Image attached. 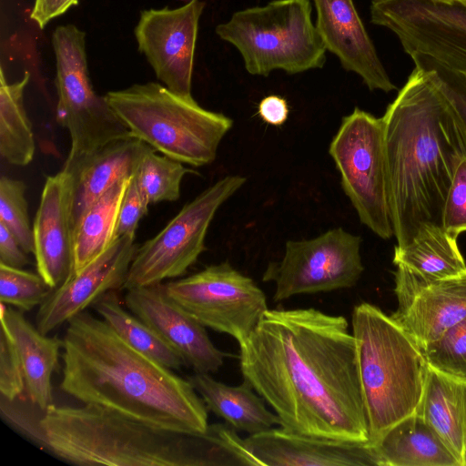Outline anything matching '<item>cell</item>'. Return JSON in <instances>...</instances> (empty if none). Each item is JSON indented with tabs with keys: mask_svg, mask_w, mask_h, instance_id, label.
Segmentation results:
<instances>
[{
	"mask_svg": "<svg viewBox=\"0 0 466 466\" xmlns=\"http://www.w3.org/2000/svg\"><path fill=\"white\" fill-rule=\"evenodd\" d=\"M370 17L397 35L413 62L466 72V2L375 0Z\"/></svg>",
	"mask_w": 466,
	"mask_h": 466,
	"instance_id": "4fadbf2b",
	"label": "cell"
},
{
	"mask_svg": "<svg viewBox=\"0 0 466 466\" xmlns=\"http://www.w3.org/2000/svg\"><path fill=\"white\" fill-rule=\"evenodd\" d=\"M0 223L12 232L27 254L34 253L33 227L23 181L7 177L0 178Z\"/></svg>",
	"mask_w": 466,
	"mask_h": 466,
	"instance_id": "1f68e13d",
	"label": "cell"
},
{
	"mask_svg": "<svg viewBox=\"0 0 466 466\" xmlns=\"http://www.w3.org/2000/svg\"><path fill=\"white\" fill-rule=\"evenodd\" d=\"M436 1L444 2V3L466 2V0H436Z\"/></svg>",
	"mask_w": 466,
	"mask_h": 466,
	"instance_id": "b9f144b4",
	"label": "cell"
},
{
	"mask_svg": "<svg viewBox=\"0 0 466 466\" xmlns=\"http://www.w3.org/2000/svg\"><path fill=\"white\" fill-rule=\"evenodd\" d=\"M116 291L104 294L92 305L101 319L130 346L164 366L173 370L186 366L180 353L158 332L123 308Z\"/></svg>",
	"mask_w": 466,
	"mask_h": 466,
	"instance_id": "83f0119b",
	"label": "cell"
},
{
	"mask_svg": "<svg viewBox=\"0 0 466 466\" xmlns=\"http://www.w3.org/2000/svg\"><path fill=\"white\" fill-rule=\"evenodd\" d=\"M394 281L398 308L390 317L421 350L466 319V271L426 284Z\"/></svg>",
	"mask_w": 466,
	"mask_h": 466,
	"instance_id": "ac0fdd59",
	"label": "cell"
},
{
	"mask_svg": "<svg viewBox=\"0 0 466 466\" xmlns=\"http://www.w3.org/2000/svg\"><path fill=\"white\" fill-rule=\"evenodd\" d=\"M85 38V32L74 25L56 27L52 37L58 97L56 121L70 137V149L63 167L68 171L109 143L133 137L106 97L93 88Z\"/></svg>",
	"mask_w": 466,
	"mask_h": 466,
	"instance_id": "ba28073f",
	"label": "cell"
},
{
	"mask_svg": "<svg viewBox=\"0 0 466 466\" xmlns=\"http://www.w3.org/2000/svg\"><path fill=\"white\" fill-rule=\"evenodd\" d=\"M258 113L267 124L281 126L287 121L289 110L286 99L276 95H270L265 96L259 102Z\"/></svg>",
	"mask_w": 466,
	"mask_h": 466,
	"instance_id": "60d3db41",
	"label": "cell"
},
{
	"mask_svg": "<svg viewBox=\"0 0 466 466\" xmlns=\"http://www.w3.org/2000/svg\"><path fill=\"white\" fill-rule=\"evenodd\" d=\"M131 135L164 156L193 167L212 163L233 126L222 113L155 82L136 84L105 96Z\"/></svg>",
	"mask_w": 466,
	"mask_h": 466,
	"instance_id": "8992f818",
	"label": "cell"
},
{
	"mask_svg": "<svg viewBox=\"0 0 466 466\" xmlns=\"http://www.w3.org/2000/svg\"><path fill=\"white\" fill-rule=\"evenodd\" d=\"M390 221L403 247L426 226L442 227L455 171L466 157L457 116L430 71L414 67L382 116Z\"/></svg>",
	"mask_w": 466,
	"mask_h": 466,
	"instance_id": "3957f363",
	"label": "cell"
},
{
	"mask_svg": "<svg viewBox=\"0 0 466 466\" xmlns=\"http://www.w3.org/2000/svg\"><path fill=\"white\" fill-rule=\"evenodd\" d=\"M30 74L15 83L8 84L0 72V155L15 166H26L34 157L35 144L32 124L27 116L24 92Z\"/></svg>",
	"mask_w": 466,
	"mask_h": 466,
	"instance_id": "f1b7e54d",
	"label": "cell"
},
{
	"mask_svg": "<svg viewBox=\"0 0 466 466\" xmlns=\"http://www.w3.org/2000/svg\"><path fill=\"white\" fill-rule=\"evenodd\" d=\"M442 228L454 238L466 231V157L459 164L442 210Z\"/></svg>",
	"mask_w": 466,
	"mask_h": 466,
	"instance_id": "d590c367",
	"label": "cell"
},
{
	"mask_svg": "<svg viewBox=\"0 0 466 466\" xmlns=\"http://www.w3.org/2000/svg\"><path fill=\"white\" fill-rule=\"evenodd\" d=\"M134 239L128 236L116 238L101 255L55 289L39 306L37 329L48 335L104 294L122 289L138 248Z\"/></svg>",
	"mask_w": 466,
	"mask_h": 466,
	"instance_id": "9a60e30c",
	"label": "cell"
},
{
	"mask_svg": "<svg viewBox=\"0 0 466 466\" xmlns=\"http://www.w3.org/2000/svg\"><path fill=\"white\" fill-rule=\"evenodd\" d=\"M247 178L228 175L202 191L137 248L122 289L148 287L183 276L206 250L208 229L218 208Z\"/></svg>",
	"mask_w": 466,
	"mask_h": 466,
	"instance_id": "30bf717a",
	"label": "cell"
},
{
	"mask_svg": "<svg viewBox=\"0 0 466 466\" xmlns=\"http://www.w3.org/2000/svg\"><path fill=\"white\" fill-rule=\"evenodd\" d=\"M429 366L466 382V319L422 349Z\"/></svg>",
	"mask_w": 466,
	"mask_h": 466,
	"instance_id": "d6a6232c",
	"label": "cell"
},
{
	"mask_svg": "<svg viewBox=\"0 0 466 466\" xmlns=\"http://www.w3.org/2000/svg\"><path fill=\"white\" fill-rule=\"evenodd\" d=\"M1 396V415L14 429L20 431L41 448L46 450V437L41 426L42 416L30 408ZM44 414V413H43Z\"/></svg>",
	"mask_w": 466,
	"mask_h": 466,
	"instance_id": "74e56055",
	"label": "cell"
},
{
	"mask_svg": "<svg viewBox=\"0 0 466 466\" xmlns=\"http://www.w3.org/2000/svg\"><path fill=\"white\" fill-rule=\"evenodd\" d=\"M415 67L430 71L450 102L466 138V72L446 68L429 61H415Z\"/></svg>",
	"mask_w": 466,
	"mask_h": 466,
	"instance_id": "836d02e7",
	"label": "cell"
},
{
	"mask_svg": "<svg viewBox=\"0 0 466 466\" xmlns=\"http://www.w3.org/2000/svg\"><path fill=\"white\" fill-rule=\"evenodd\" d=\"M74 190L68 170L47 177L33 223L36 269L54 289L74 273Z\"/></svg>",
	"mask_w": 466,
	"mask_h": 466,
	"instance_id": "2e32d148",
	"label": "cell"
},
{
	"mask_svg": "<svg viewBox=\"0 0 466 466\" xmlns=\"http://www.w3.org/2000/svg\"><path fill=\"white\" fill-rule=\"evenodd\" d=\"M148 147L135 137L105 146L74 170V228L83 213L118 181L129 178Z\"/></svg>",
	"mask_w": 466,
	"mask_h": 466,
	"instance_id": "603a6c76",
	"label": "cell"
},
{
	"mask_svg": "<svg viewBox=\"0 0 466 466\" xmlns=\"http://www.w3.org/2000/svg\"><path fill=\"white\" fill-rule=\"evenodd\" d=\"M311 10L310 0H274L234 13L216 27V34L239 51L251 75L321 68L327 49Z\"/></svg>",
	"mask_w": 466,
	"mask_h": 466,
	"instance_id": "52a82bcc",
	"label": "cell"
},
{
	"mask_svg": "<svg viewBox=\"0 0 466 466\" xmlns=\"http://www.w3.org/2000/svg\"><path fill=\"white\" fill-rule=\"evenodd\" d=\"M46 450L78 465L261 466L237 431L209 424L201 433L151 426L103 407L51 405L41 419Z\"/></svg>",
	"mask_w": 466,
	"mask_h": 466,
	"instance_id": "277c9868",
	"label": "cell"
},
{
	"mask_svg": "<svg viewBox=\"0 0 466 466\" xmlns=\"http://www.w3.org/2000/svg\"><path fill=\"white\" fill-rule=\"evenodd\" d=\"M61 390L160 429L205 432L208 409L188 380L123 339L86 310L67 321L62 339Z\"/></svg>",
	"mask_w": 466,
	"mask_h": 466,
	"instance_id": "7a4b0ae2",
	"label": "cell"
},
{
	"mask_svg": "<svg viewBox=\"0 0 466 466\" xmlns=\"http://www.w3.org/2000/svg\"><path fill=\"white\" fill-rule=\"evenodd\" d=\"M125 304L177 350L195 372L214 373L223 365L225 354L211 341L206 327L167 294L163 283L127 289Z\"/></svg>",
	"mask_w": 466,
	"mask_h": 466,
	"instance_id": "e0dca14e",
	"label": "cell"
},
{
	"mask_svg": "<svg viewBox=\"0 0 466 466\" xmlns=\"http://www.w3.org/2000/svg\"><path fill=\"white\" fill-rule=\"evenodd\" d=\"M341 187L360 222L383 239L393 236L390 221L384 125L359 107L342 117L329 147Z\"/></svg>",
	"mask_w": 466,
	"mask_h": 466,
	"instance_id": "9c48e42d",
	"label": "cell"
},
{
	"mask_svg": "<svg viewBox=\"0 0 466 466\" xmlns=\"http://www.w3.org/2000/svg\"><path fill=\"white\" fill-rule=\"evenodd\" d=\"M370 444L416 412L429 364L420 347L378 307L363 302L351 316Z\"/></svg>",
	"mask_w": 466,
	"mask_h": 466,
	"instance_id": "5b68a950",
	"label": "cell"
},
{
	"mask_svg": "<svg viewBox=\"0 0 466 466\" xmlns=\"http://www.w3.org/2000/svg\"><path fill=\"white\" fill-rule=\"evenodd\" d=\"M361 242L360 236L342 228L309 239L288 240L282 258L268 263L262 280L275 283L276 302L351 288L364 271Z\"/></svg>",
	"mask_w": 466,
	"mask_h": 466,
	"instance_id": "7c38bea8",
	"label": "cell"
},
{
	"mask_svg": "<svg viewBox=\"0 0 466 466\" xmlns=\"http://www.w3.org/2000/svg\"><path fill=\"white\" fill-rule=\"evenodd\" d=\"M395 280L417 284L455 277L466 271L457 238L442 227L426 226L403 247L395 246Z\"/></svg>",
	"mask_w": 466,
	"mask_h": 466,
	"instance_id": "7402d4cb",
	"label": "cell"
},
{
	"mask_svg": "<svg viewBox=\"0 0 466 466\" xmlns=\"http://www.w3.org/2000/svg\"><path fill=\"white\" fill-rule=\"evenodd\" d=\"M148 206L132 176L120 204L116 239L126 236L135 238L138 222L147 213Z\"/></svg>",
	"mask_w": 466,
	"mask_h": 466,
	"instance_id": "8d00e7d4",
	"label": "cell"
},
{
	"mask_svg": "<svg viewBox=\"0 0 466 466\" xmlns=\"http://www.w3.org/2000/svg\"><path fill=\"white\" fill-rule=\"evenodd\" d=\"M77 3L78 0H35L31 18L40 28H44L50 20L63 15Z\"/></svg>",
	"mask_w": 466,
	"mask_h": 466,
	"instance_id": "ab89813d",
	"label": "cell"
},
{
	"mask_svg": "<svg viewBox=\"0 0 466 466\" xmlns=\"http://www.w3.org/2000/svg\"><path fill=\"white\" fill-rule=\"evenodd\" d=\"M0 263L19 268L30 263L27 253L12 232L2 223H0Z\"/></svg>",
	"mask_w": 466,
	"mask_h": 466,
	"instance_id": "f35d334b",
	"label": "cell"
},
{
	"mask_svg": "<svg viewBox=\"0 0 466 466\" xmlns=\"http://www.w3.org/2000/svg\"><path fill=\"white\" fill-rule=\"evenodd\" d=\"M54 290L39 275L0 263V300L21 311L41 305Z\"/></svg>",
	"mask_w": 466,
	"mask_h": 466,
	"instance_id": "4dcf8cb0",
	"label": "cell"
},
{
	"mask_svg": "<svg viewBox=\"0 0 466 466\" xmlns=\"http://www.w3.org/2000/svg\"><path fill=\"white\" fill-rule=\"evenodd\" d=\"M243 378L287 431L369 442L355 339L343 316L268 309L239 345Z\"/></svg>",
	"mask_w": 466,
	"mask_h": 466,
	"instance_id": "6da1fadb",
	"label": "cell"
},
{
	"mask_svg": "<svg viewBox=\"0 0 466 466\" xmlns=\"http://www.w3.org/2000/svg\"><path fill=\"white\" fill-rule=\"evenodd\" d=\"M463 466H466V450H465V454H464V459H463Z\"/></svg>",
	"mask_w": 466,
	"mask_h": 466,
	"instance_id": "7bdbcfd3",
	"label": "cell"
},
{
	"mask_svg": "<svg viewBox=\"0 0 466 466\" xmlns=\"http://www.w3.org/2000/svg\"><path fill=\"white\" fill-rule=\"evenodd\" d=\"M245 443L261 466H379L369 442H348L271 428Z\"/></svg>",
	"mask_w": 466,
	"mask_h": 466,
	"instance_id": "ffe728a7",
	"label": "cell"
},
{
	"mask_svg": "<svg viewBox=\"0 0 466 466\" xmlns=\"http://www.w3.org/2000/svg\"><path fill=\"white\" fill-rule=\"evenodd\" d=\"M192 170L183 163L160 156L150 146L143 154L133 177L149 205L176 201L183 177Z\"/></svg>",
	"mask_w": 466,
	"mask_h": 466,
	"instance_id": "f546056e",
	"label": "cell"
},
{
	"mask_svg": "<svg viewBox=\"0 0 466 466\" xmlns=\"http://www.w3.org/2000/svg\"><path fill=\"white\" fill-rule=\"evenodd\" d=\"M317 11L316 27L327 51L342 67L359 75L370 90L390 92V81L375 46L356 10L353 0H312Z\"/></svg>",
	"mask_w": 466,
	"mask_h": 466,
	"instance_id": "d6986e66",
	"label": "cell"
},
{
	"mask_svg": "<svg viewBox=\"0 0 466 466\" xmlns=\"http://www.w3.org/2000/svg\"><path fill=\"white\" fill-rule=\"evenodd\" d=\"M25 390L22 361L12 336L1 323L0 333V392L8 400L22 396Z\"/></svg>",
	"mask_w": 466,
	"mask_h": 466,
	"instance_id": "e575fe53",
	"label": "cell"
},
{
	"mask_svg": "<svg viewBox=\"0 0 466 466\" xmlns=\"http://www.w3.org/2000/svg\"><path fill=\"white\" fill-rule=\"evenodd\" d=\"M379 466H461L435 431L416 413L370 444Z\"/></svg>",
	"mask_w": 466,
	"mask_h": 466,
	"instance_id": "484cf974",
	"label": "cell"
},
{
	"mask_svg": "<svg viewBox=\"0 0 466 466\" xmlns=\"http://www.w3.org/2000/svg\"><path fill=\"white\" fill-rule=\"evenodd\" d=\"M130 180L111 187L83 213L74 228V273L101 255L116 240L120 204Z\"/></svg>",
	"mask_w": 466,
	"mask_h": 466,
	"instance_id": "4316f807",
	"label": "cell"
},
{
	"mask_svg": "<svg viewBox=\"0 0 466 466\" xmlns=\"http://www.w3.org/2000/svg\"><path fill=\"white\" fill-rule=\"evenodd\" d=\"M204 2L190 0L170 9L141 12L135 28L138 49L157 77L171 91L191 96V82L198 21Z\"/></svg>",
	"mask_w": 466,
	"mask_h": 466,
	"instance_id": "5bb4252c",
	"label": "cell"
},
{
	"mask_svg": "<svg viewBox=\"0 0 466 466\" xmlns=\"http://www.w3.org/2000/svg\"><path fill=\"white\" fill-rule=\"evenodd\" d=\"M167 294L204 327L242 344L268 309L262 289L228 262L163 282Z\"/></svg>",
	"mask_w": 466,
	"mask_h": 466,
	"instance_id": "8fae6325",
	"label": "cell"
},
{
	"mask_svg": "<svg viewBox=\"0 0 466 466\" xmlns=\"http://www.w3.org/2000/svg\"><path fill=\"white\" fill-rule=\"evenodd\" d=\"M203 400L208 410L222 418L237 431L256 434L279 425L251 384L244 379L237 386L213 379L209 373L195 372L187 379Z\"/></svg>",
	"mask_w": 466,
	"mask_h": 466,
	"instance_id": "d4e9b609",
	"label": "cell"
},
{
	"mask_svg": "<svg viewBox=\"0 0 466 466\" xmlns=\"http://www.w3.org/2000/svg\"><path fill=\"white\" fill-rule=\"evenodd\" d=\"M418 414L463 466L466 450V382L428 367Z\"/></svg>",
	"mask_w": 466,
	"mask_h": 466,
	"instance_id": "cb8c5ba5",
	"label": "cell"
},
{
	"mask_svg": "<svg viewBox=\"0 0 466 466\" xmlns=\"http://www.w3.org/2000/svg\"><path fill=\"white\" fill-rule=\"evenodd\" d=\"M1 323L8 329L19 353L30 402L41 410L53 405L52 376L63 341L42 334L23 311L1 303Z\"/></svg>",
	"mask_w": 466,
	"mask_h": 466,
	"instance_id": "44dd1931",
	"label": "cell"
}]
</instances>
